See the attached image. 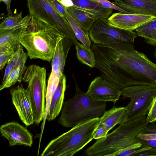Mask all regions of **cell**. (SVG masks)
Instances as JSON below:
<instances>
[{"instance_id":"6da1fadb","label":"cell","mask_w":156,"mask_h":156,"mask_svg":"<svg viewBox=\"0 0 156 156\" xmlns=\"http://www.w3.org/2000/svg\"><path fill=\"white\" fill-rule=\"evenodd\" d=\"M149 124L146 116H140L122 122L105 137L97 140L87 148L82 155L114 156L117 152L140 142L138 135Z\"/></svg>"},{"instance_id":"7a4b0ae2","label":"cell","mask_w":156,"mask_h":156,"mask_svg":"<svg viewBox=\"0 0 156 156\" xmlns=\"http://www.w3.org/2000/svg\"><path fill=\"white\" fill-rule=\"evenodd\" d=\"M63 36L53 26L31 17L20 43L30 59L50 62L58 42Z\"/></svg>"},{"instance_id":"3957f363","label":"cell","mask_w":156,"mask_h":156,"mask_svg":"<svg viewBox=\"0 0 156 156\" xmlns=\"http://www.w3.org/2000/svg\"><path fill=\"white\" fill-rule=\"evenodd\" d=\"M97 118L80 122L69 131L51 140L41 156H71L80 151L93 139L94 131L99 122Z\"/></svg>"},{"instance_id":"277c9868","label":"cell","mask_w":156,"mask_h":156,"mask_svg":"<svg viewBox=\"0 0 156 156\" xmlns=\"http://www.w3.org/2000/svg\"><path fill=\"white\" fill-rule=\"evenodd\" d=\"M106 107L105 102L93 100L76 82L75 94L63 104L58 122L64 127H73L85 121L100 118L106 111Z\"/></svg>"},{"instance_id":"5b68a950","label":"cell","mask_w":156,"mask_h":156,"mask_svg":"<svg viewBox=\"0 0 156 156\" xmlns=\"http://www.w3.org/2000/svg\"><path fill=\"white\" fill-rule=\"evenodd\" d=\"M133 44L118 43L125 73L143 85L156 87V64L145 54L136 50Z\"/></svg>"},{"instance_id":"8992f818","label":"cell","mask_w":156,"mask_h":156,"mask_svg":"<svg viewBox=\"0 0 156 156\" xmlns=\"http://www.w3.org/2000/svg\"><path fill=\"white\" fill-rule=\"evenodd\" d=\"M46 69L35 65L27 68L23 78L28 83L27 89L30 96L34 122L39 124L44 119L45 108Z\"/></svg>"},{"instance_id":"52a82bcc","label":"cell","mask_w":156,"mask_h":156,"mask_svg":"<svg viewBox=\"0 0 156 156\" xmlns=\"http://www.w3.org/2000/svg\"><path fill=\"white\" fill-rule=\"evenodd\" d=\"M30 15L37 20L54 27L75 45L78 42L72 27L47 0H27Z\"/></svg>"},{"instance_id":"ba28073f","label":"cell","mask_w":156,"mask_h":156,"mask_svg":"<svg viewBox=\"0 0 156 156\" xmlns=\"http://www.w3.org/2000/svg\"><path fill=\"white\" fill-rule=\"evenodd\" d=\"M156 93V87L148 85H134L122 89L121 96L130 99L125 107L127 113L123 122L140 116H147Z\"/></svg>"},{"instance_id":"9c48e42d","label":"cell","mask_w":156,"mask_h":156,"mask_svg":"<svg viewBox=\"0 0 156 156\" xmlns=\"http://www.w3.org/2000/svg\"><path fill=\"white\" fill-rule=\"evenodd\" d=\"M93 43L110 45L119 43H133L138 36L135 32L118 28L110 25L107 19H98L88 31Z\"/></svg>"},{"instance_id":"30bf717a","label":"cell","mask_w":156,"mask_h":156,"mask_svg":"<svg viewBox=\"0 0 156 156\" xmlns=\"http://www.w3.org/2000/svg\"><path fill=\"white\" fill-rule=\"evenodd\" d=\"M121 90L101 76L91 81L86 93L95 101H111L115 104L121 96Z\"/></svg>"},{"instance_id":"8fae6325","label":"cell","mask_w":156,"mask_h":156,"mask_svg":"<svg viewBox=\"0 0 156 156\" xmlns=\"http://www.w3.org/2000/svg\"><path fill=\"white\" fill-rule=\"evenodd\" d=\"M10 92L12 102L23 122L29 126L34 122L31 104L27 89L22 85L11 88Z\"/></svg>"},{"instance_id":"7c38bea8","label":"cell","mask_w":156,"mask_h":156,"mask_svg":"<svg viewBox=\"0 0 156 156\" xmlns=\"http://www.w3.org/2000/svg\"><path fill=\"white\" fill-rule=\"evenodd\" d=\"M156 19V16L120 12L112 14L107 19L109 24L120 29L133 31L139 27Z\"/></svg>"},{"instance_id":"4fadbf2b","label":"cell","mask_w":156,"mask_h":156,"mask_svg":"<svg viewBox=\"0 0 156 156\" xmlns=\"http://www.w3.org/2000/svg\"><path fill=\"white\" fill-rule=\"evenodd\" d=\"M2 135L8 141L9 145H24L31 147L33 144L32 136L29 131L16 122H10L1 125Z\"/></svg>"},{"instance_id":"5bb4252c","label":"cell","mask_w":156,"mask_h":156,"mask_svg":"<svg viewBox=\"0 0 156 156\" xmlns=\"http://www.w3.org/2000/svg\"><path fill=\"white\" fill-rule=\"evenodd\" d=\"M31 18L30 15H27L16 26L0 30V48L10 47L15 51L17 49L21 46L20 41Z\"/></svg>"},{"instance_id":"9a60e30c","label":"cell","mask_w":156,"mask_h":156,"mask_svg":"<svg viewBox=\"0 0 156 156\" xmlns=\"http://www.w3.org/2000/svg\"><path fill=\"white\" fill-rule=\"evenodd\" d=\"M113 3L128 12L156 16L155 3L143 0H115Z\"/></svg>"},{"instance_id":"2e32d148","label":"cell","mask_w":156,"mask_h":156,"mask_svg":"<svg viewBox=\"0 0 156 156\" xmlns=\"http://www.w3.org/2000/svg\"><path fill=\"white\" fill-rule=\"evenodd\" d=\"M72 44L65 36L58 41L51 60V71L60 76L63 74L66 59Z\"/></svg>"},{"instance_id":"e0dca14e","label":"cell","mask_w":156,"mask_h":156,"mask_svg":"<svg viewBox=\"0 0 156 156\" xmlns=\"http://www.w3.org/2000/svg\"><path fill=\"white\" fill-rule=\"evenodd\" d=\"M66 87V78L63 73L60 78L58 86L52 97L46 119L48 121L54 120L61 112L63 105Z\"/></svg>"},{"instance_id":"ac0fdd59","label":"cell","mask_w":156,"mask_h":156,"mask_svg":"<svg viewBox=\"0 0 156 156\" xmlns=\"http://www.w3.org/2000/svg\"><path fill=\"white\" fill-rule=\"evenodd\" d=\"M72 0L74 6L96 15L98 19H108L113 11V9L105 8L93 0Z\"/></svg>"},{"instance_id":"d6986e66","label":"cell","mask_w":156,"mask_h":156,"mask_svg":"<svg viewBox=\"0 0 156 156\" xmlns=\"http://www.w3.org/2000/svg\"><path fill=\"white\" fill-rule=\"evenodd\" d=\"M127 113L126 107H113L106 111L100 118L99 122L109 131L116 125L124 122Z\"/></svg>"},{"instance_id":"ffe728a7","label":"cell","mask_w":156,"mask_h":156,"mask_svg":"<svg viewBox=\"0 0 156 156\" xmlns=\"http://www.w3.org/2000/svg\"><path fill=\"white\" fill-rule=\"evenodd\" d=\"M66 10L79 24L88 31L94 22L98 19L96 15L74 6L66 7Z\"/></svg>"},{"instance_id":"44dd1931","label":"cell","mask_w":156,"mask_h":156,"mask_svg":"<svg viewBox=\"0 0 156 156\" xmlns=\"http://www.w3.org/2000/svg\"><path fill=\"white\" fill-rule=\"evenodd\" d=\"M135 32L138 36L144 38L148 44L156 45V19L139 27Z\"/></svg>"},{"instance_id":"7402d4cb","label":"cell","mask_w":156,"mask_h":156,"mask_svg":"<svg viewBox=\"0 0 156 156\" xmlns=\"http://www.w3.org/2000/svg\"><path fill=\"white\" fill-rule=\"evenodd\" d=\"M24 62L14 68L10 72L5 80L2 82L0 86V90L9 88L17 82H20L23 78L27 67Z\"/></svg>"},{"instance_id":"603a6c76","label":"cell","mask_w":156,"mask_h":156,"mask_svg":"<svg viewBox=\"0 0 156 156\" xmlns=\"http://www.w3.org/2000/svg\"><path fill=\"white\" fill-rule=\"evenodd\" d=\"M76 55L78 59L81 63L90 68L95 67L94 54L91 48L89 49L78 42L75 45Z\"/></svg>"},{"instance_id":"cb8c5ba5","label":"cell","mask_w":156,"mask_h":156,"mask_svg":"<svg viewBox=\"0 0 156 156\" xmlns=\"http://www.w3.org/2000/svg\"><path fill=\"white\" fill-rule=\"evenodd\" d=\"M28 57L22 46L16 51L8 61L4 72L2 81H5L11 71L21 63L26 62Z\"/></svg>"},{"instance_id":"d4e9b609","label":"cell","mask_w":156,"mask_h":156,"mask_svg":"<svg viewBox=\"0 0 156 156\" xmlns=\"http://www.w3.org/2000/svg\"><path fill=\"white\" fill-rule=\"evenodd\" d=\"M66 19L70 24L77 40L86 47L90 49L92 45L88 31L79 24L69 14Z\"/></svg>"},{"instance_id":"484cf974","label":"cell","mask_w":156,"mask_h":156,"mask_svg":"<svg viewBox=\"0 0 156 156\" xmlns=\"http://www.w3.org/2000/svg\"><path fill=\"white\" fill-rule=\"evenodd\" d=\"M61 76L51 71L49 77L47 87L44 122L49 111L52 97L58 86Z\"/></svg>"},{"instance_id":"4316f807","label":"cell","mask_w":156,"mask_h":156,"mask_svg":"<svg viewBox=\"0 0 156 156\" xmlns=\"http://www.w3.org/2000/svg\"><path fill=\"white\" fill-rule=\"evenodd\" d=\"M22 12L14 16H10L6 18L0 25V30L13 27L17 25L22 19Z\"/></svg>"},{"instance_id":"83f0119b","label":"cell","mask_w":156,"mask_h":156,"mask_svg":"<svg viewBox=\"0 0 156 156\" xmlns=\"http://www.w3.org/2000/svg\"><path fill=\"white\" fill-rule=\"evenodd\" d=\"M15 50L10 47L0 48V69H2L7 63L9 59L15 52Z\"/></svg>"},{"instance_id":"f1b7e54d","label":"cell","mask_w":156,"mask_h":156,"mask_svg":"<svg viewBox=\"0 0 156 156\" xmlns=\"http://www.w3.org/2000/svg\"><path fill=\"white\" fill-rule=\"evenodd\" d=\"M146 118L149 124L154 123L156 122V93L150 105Z\"/></svg>"},{"instance_id":"f546056e","label":"cell","mask_w":156,"mask_h":156,"mask_svg":"<svg viewBox=\"0 0 156 156\" xmlns=\"http://www.w3.org/2000/svg\"><path fill=\"white\" fill-rule=\"evenodd\" d=\"M52 7L62 16L66 18L68 13L66 8L58 0H47Z\"/></svg>"},{"instance_id":"4dcf8cb0","label":"cell","mask_w":156,"mask_h":156,"mask_svg":"<svg viewBox=\"0 0 156 156\" xmlns=\"http://www.w3.org/2000/svg\"><path fill=\"white\" fill-rule=\"evenodd\" d=\"M108 132L106 128L99 122L94 131L93 139L98 140L105 137L107 135Z\"/></svg>"},{"instance_id":"1f68e13d","label":"cell","mask_w":156,"mask_h":156,"mask_svg":"<svg viewBox=\"0 0 156 156\" xmlns=\"http://www.w3.org/2000/svg\"><path fill=\"white\" fill-rule=\"evenodd\" d=\"M100 4L105 8L117 10L119 12L124 14L132 13L125 11L117 7L113 3H112L108 0H93Z\"/></svg>"},{"instance_id":"d6a6232c","label":"cell","mask_w":156,"mask_h":156,"mask_svg":"<svg viewBox=\"0 0 156 156\" xmlns=\"http://www.w3.org/2000/svg\"><path fill=\"white\" fill-rule=\"evenodd\" d=\"M138 137L145 140H156V133H141L138 135Z\"/></svg>"},{"instance_id":"836d02e7","label":"cell","mask_w":156,"mask_h":156,"mask_svg":"<svg viewBox=\"0 0 156 156\" xmlns=\"http://www.w3.org/2000/svg\"><path fill=\"white\" fill-rule=\"evenodd\" d=\"M138 156H156V149L151 147L149 149L143 151L138 154Z\"/></svg>"},{"instance_id":"e575fe53","label":"cell","mask_w":156,"mask_h":156,"mask_svg":"<svg viewBox=\"0 0 156 156\" xmlns=\"http://www.w3.org/2000/svg\"><path fill=\"white\" fill-rule=\"evenodd\" d=\"M142 144L156 149V140H141L140 142Z\"/></svg>"},{"instance_id":"d590c367","label":"cell","mask_w":156,"mask_h":156,"mask_svg":"<svg viewBox=\"0 0 156 156\" xmlns=\"http://www.w3.org/2000/svg\"><path fill=\"white\" fill-rule=\"evenodd\" d=\"M4 2L6 6L8 16L12 15L10 9L11 0H0V2Z\"/></svg>"},{"instance_id":"8d00e7d4","label":"cell","mask_w":156,"mask_h":156,"mask_svg":"<svg viewBox=\"0 0 156 156\" xmlns=\"http://www.w3.org/2000/svg\"><path fill=\"white\" fill-rule=\"evenodd\" d=\"M65 7H66L74 6L72 0H58Z\"/></svg>"},{"instance_id":"74e56055","label":"cell","mask_w":156,"mask_h":156,"mask_svg":"<svg viewBox=\"0 0 156 156\" xmlns=\"http://www.w3.org/2000/svg\"><path fill=\"white\" fill-rule=\"evenodd\" d=\"M145 1L150 2H154V3H156V0H143Z\"/></svg>"},{"instance_id":"f35d334b","label":"cell","mask_w":156,"mask_h":156,"mask_svg":"<svg viewBox=\"0 0 156 156\" xmlns=\"http://www.w3.org/2000/svg\"><path fill=\"white\" fill-rule=\"evenodd\" d=\"M114 0V1H115V0Z\"/></svg>"},{"instance_id":"ab89813d","label":"cell","mask_w":156,"mask_h":156,"mask_svg":"<svg viewBox=\"0 0 156 156\" xmlns=\"http://www.w3.org/2000/svg\"><path fill=\"white\" fill-rule=\"evenodd\" d=\"M155 3H156V2Z\"/></svg>"}]
</instances>
